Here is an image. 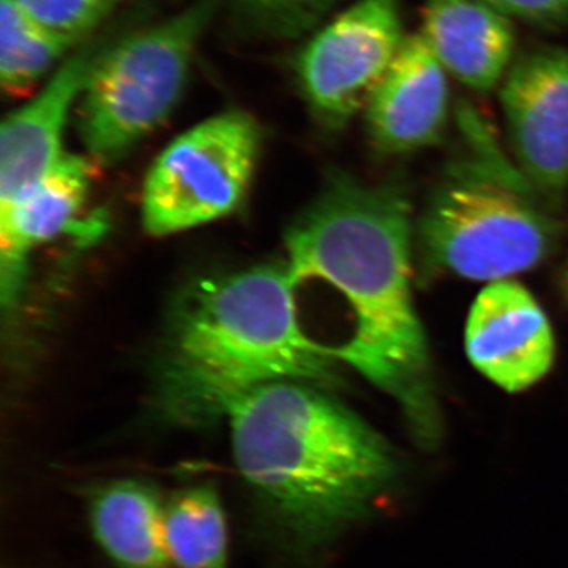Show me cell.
<instances>
[{"label":"cell","instance_id":"3","mask_svg":"<svg viewBox=\"0 0 568 568\" xmlns=\"http://www.w3.org/2000/svg\"><path fill=\"white\" fill-rule=\"evenodd\" d=\"M287 264L204 280L183 295L168 325L153 387L164 424L201 429L226 420L257 388L336 383L331 349L310 335Z\"/></svg>","mask_w":568,"mask_h":568},{"label":"cell","instance_id":"4","mask_svg":"<svg viewBox=\"0 0 568 568\" xmlns=\"http://www.w3.org/2000/svg\"><path fill=\"white\" fill-rule=\"evenodd\" d=\"M458 125L462 148L414 220L416 263L425 276L511 280L551 253V205L480 112L463 104Z\"/></svg>","mask_w":568,"mask_h":568},{"label":"cell","instance_id":"1","mask_svg":"<svg viewBox=\"0 0 568 568\" xmlns=\"http://www.w3.org/2000/svg\"><path fill=\"white\" fill-rule=\"evenodd\" d=\"M226 422L260 568H324L405 474L386 437L315 384L257 388Z\"/></svg>","mask_w":568,"mask_h":568},{"label":"cell","instance_id":"2","mask_svg":"<svg viewBox=\"0 0 568 568\" xmlns=\"http://www.w3.org/2000/svg\"><path fill=\"white\" fill-rule=\"evenodd\" d=\"M413 205L395 183L332 175L286 235L287 267L342 304L346 331L335 361L390 396L417 443L443 436L432 351L414 297Z\"/></svg>","mask_w":568,"mask_h":568},{"label":"cell","instance_id":"20","mask_svg":"<svg viewBox=\"0 0 568 568\" xmlns=\"http://www.w3.org/2000/svg\"><path fill=\"white\" fill-rule=\"evenodd\" d=\"M562 284H564V293H566L567 295V298H568V260H567V264H566V271H564V276H562Z\"/></svg>","mask_w":568,"mask_h":568},{"label":"cell","instance_id":"15","mask_svg":"<svg viewBox=\"0 0 568 568\" xmlns=\"http://www.w3.org/2000/svg\"><path fill=\"white\" fill-rule=\"evenodd\" d=\"M163 530L174 568H230V519L215 481L171 493L164 500Z\"/></svg>","mask_w":568,"mask_h":568},{"label":"cell","instance_id":"8","mask_svg":"<svg viewBox=\"0 0 568 568\" xmlns=\"http://www.w3.org/2000/svg\"><path fill=\"white\" fill-rule=\"evenodd\" d=\"M511 156L549 205L568 186V50L519 55L499 85Z\"/></svg>","mask_w":568,"mask_h":568},{"label":"cell","instance_id":"12","mask_svg":"<svg viewBox=\"0 0 568 568\" xmlns=\"http://www.w3.org/2000/svg\"><path fill=\"white\" fill-rule=\"evenodd\" d=\"M91 163L65 153L61 162L6 212H0V302L14 312L37 246L77 227L91 186Z\"/></svg>","mask_w":568,"mask_h":568},{"label":"cell","instance_id":"5","mask_svg":"<svg viewBox=\"0 0 568 568\" xmlns=\"http://www.w3.org/2000/svg\"><path fill=\"white\" fill-rule=\"evenodd\" d=\"M216 2L194 0L99 55L78 102L82 144L93 159H122L173 112Z\"/></svg>","mask_w":568,"mask_h":568},{"label":"cell","instance_id":"6","mask_svg":"<svg viewBox=\"0 0 568 568\" xmlns=\"http://www.w3.org/2000/svg\"><path fill=\"white\" fill-rule=\"evenodd\" d=\"M260 149V126L241 111L213 115L175 138L145 179L144 230L166 237L233 213L248 192Z\"/></svg>","mask_w":568,"mask_h":568},{"label":"cell","instance_id":"11","mask_svg":"<svg viewBox=\"0 0 568 568\" xmlns=\"http://www.w3.org/2000/svg\"><path fill=\"white\" fill-rule=\"evenodd\" d=\"M450 114L448 73L420 33H409L365 111L369 141L384 155L435 145Z\"/></svg>","mask_w":568,"mask_h":568},{"label":"cell","instance_id":"7","mask_svg":"<svg viewBox=\"0 0 568 568\" xmlns=\"http://www.w3.org/2000/svg\"><path fill=\"white\" fill-rule=\"evenodd\" d=\"M406 39L398 0H357L320 29L297 59L316 118L338 129L365 112Z\"/></svg>","mask_w":568,"mask_h":568},{"label":"cell","instance_id":"17","mask_svg":"<svg viewBox=\"0 0 568 568\" xmlns=\"http://www.w3.org/2000/svg\"><path fill=\"white\" fill-rule=\"evenodd\" d=\"M44 28L77 43L123 0H10Z\"/></svg>","mask_w":568,"mask_h":568},{"label":"cell","instance_id":"9","mask_svg":"<svg viewBox=\"0 0 568 568\" xmlns=\"http://www.w3.org/2000/svg\"><path fill=\"white\" fill-rule=\"evenodd\" d=\"M470 365L497 387L518 394L536 386L556 357V338L537 298L515 280L488 283L467 316Z\"/></svg>","mask_w":568,"mask_h":568},{"label":"cell","instance_id":"19","mask_svg":"<svg viewBox=\"0 0 568 568\" xmlns=\"http://www.w3.org/2000/svg\"><path fill=\"white\" fill-rule=\"evenodd\" d=\"M511 21L519 20L544 28H567L568 0H485Z\"/></svg>","mask_w":568,"mask_h":568},{"label":"cell","instance_id":"16","mask_svg":"<svg viewBox=\"0 0 568 568\" xmlns=\"http://www.w3.org/2000/svg\"><path fill=\"white\" fill-rule=\"evenodd\" d=\"M73 41L44 28L10 0L0 2V81L3 91L24 95L65 58Z\"/></svg>","mask_w":568,"mask_h":568},{"label":"cell","instance_id":"10","mask_svg":"<svg viewBox=\"0 0 568 568\" xmlns=\"http://www.w3.org/2000/svg\"><path fill=\"white\" fill-rule=\"evenodd\" d=\"M102 52L85 48L65 59L43 89L20 110L7 115L0 130V212L37 185L55 166L63 151L70 112Z\"/></svg>","mask_w":568,"mask_h":568},{"label":"cell","instance_id":"14","mask_svg":"<svg viewBox=\"0 0 568 568\" xmlns=\"http://www.w3.org/2000/svg\"><path fill=\"white\" fill-rule=\"evenodd\" d=\"M166 496L142 478H111L85 489L89 528L115 568H174L164 544Z\"/></svg>","mask_w":568,"mask_h":568},{"label":"cell","instance_id":"18","mask_svg":"<svg viewBox=\"0 0 568 568\" xmlns=\"http://www.w3.org/2000/svg\"><path fill=\"white\" fill-rule=\"evenodd\" d=\"M332 0H239L245 13L268 31L293 36L316 22Z\"/></svg>","mask_w":568,"mask_h":568},{"label":"cell","instance_id":"13","mask_svg":"<svg viewBox=\"0 0 568 568\" xmlns=\"http://www.w3.org/2000/svg\"><path fill=\"white\" fill-rule=\"evenodd\" d=\"M422 39L470 91L499 89L515 61L514 21L485 0H425Z\"/></svg>","mask_w":568,"mask_h":568}]
</instances>
